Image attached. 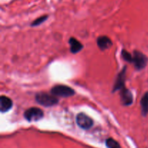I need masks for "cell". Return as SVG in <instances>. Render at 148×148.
Listing matches in <instances>:
<instances>
[{"label":"cell","mask_w":148,"mask_h":148,"mask_svg":"<svg viewBox=\"0 0 148 148\" xmlns=\"http://www.w3.org/2000/svg\"><path fill=\"white\" fill-rule=\"evenodd\" d=\"M120 97H121V103L122 105L125 106H128L132 104L133 95L129 89L124 88L122 90H121Z\"/></svg>","instance_id":"cell-7"},{"label":"cell","mask_w":148,"mask_h":148,"mask_svg":"<svg viewBox=\"0 0 148 148\" xmlns=\"http://www.w3.org/2000/svg\"><path fill=\"white\" fill-rule=\"evenodd\" d=\"M121 56H122L123 59L127 62H130V63H132V59H133V56L126 50H122L121 51Z\"/></svg>","instance_id":"cell-14"},{"label":"cell","mask_w":148,"mask_h":148,"mask_svg":"<svg viewBox=\"0 0 148 148\" xmlns=\"http://www.w3.org/2000/svg\"><path fill=\"white\" fill-rule=\"evenodd\" d=\"M48 17H49V15H47V14H45V15L40 16V17H38V18H36V20H34V21H33V23H31V26L34 27V26L40 25V24L44 23V22L47 20Z\"/></svg>","instance_id":"cell-13"},{"label":"cell","mask_w":148,"mask_h":148,"mask_svg":"<svg viewBox=\"0 0 148 148\" xmlns=\"http://www.w3.org/2000/svg\"><path fill=\"white\" fill-rule=\"evenodd\" d=\"M97 44L99 49L102 51H105L109 49L112 46L113 43L111 39L106 36H100L97 39Z\"/></svg>","instance_id":"cell-8"},{"label":"cell","mask_w":148,"mask_h":148,"mask_svg":"<svg viewBox=\"0 0 148 148\" xmlns=\"http://www.w3.org/2000/svg\"><path fill=\"white\" fill-rule=\"evenodd\" d=\"M51 93L56 97L67 98V97L73 96L75 94V91L66 85H55L51 89Z\"/></svg>","instance_id":"cell-2"},{"label":"cell","mask_w":148,"mask_h":148,"mask_svg":"<svg viewBox=\"0 0 148 148\" xmlns=\"http://www.w3.org/2000/svg\"><path fill=\"white\" fill-rule=\"evenodd\" d=\"M36 101L40 105L46 107L53 106L59 103V99L57 97L54 96L51 93H46V92H39L36 95Z\"/></svg>","instance_id":"cell-1"},{"label":"cell","mask_w":148,"mask_h":148,"mask_svg":"<svg viewBox=\"0 0 148 148\" xmlns=\"http://www.w3.org/2000/svg\"><path fill=\"white\" fill-rule=\"evenodd\" d=\"M12 105V101L10 98L4 95L0 97V111L1 113L7 112L11 109Z\"/></svg>","instance_id":"cell-9"},{"label":"cell","mask_w":148,"mask_h":148,"mask_svg":"<svg viewBox=\"0 0 148 148\" xmlns=\"http://www.w3.org/2000/svg\"><path fill=\"white\" fill-rule=\"evenodd\" d=\"M132 63L134 64V66L137 70H141L144 69L147 64V57L142 52L135 51L133 53Z\"/></svg>","instance_id":"cell-4"},{"label":"cell","mask_w":148,"mask_h":148,"mask_svg":"<svg viewBox=\"0 0 148 148\" xmlns=\"http://www.w3.org/2000/svg\"><path fill=\"white\" fill-rule=\"evenodd\" d=\"M140 103H141L142 114L145 116L148 114V92L145 93V95H143Z\"/></svg>","instance_id":"cell-11"},{"label":"cell","mask_w":148,"mask_h":148,"mask_svg":"<svg viewBox=\"0 0 148 148\" xmlns=\"http://www.w3.org/2000/svg\"><path fill=\"white\" fill-rule=\"evenodd\" d=\"M126 72H127V68L124 66L122 70L119 72L116 77L115 83L114 85V88H113V92H116L117 90H121L124 87L126 79Z\"/></svg>","instance_id":"cell-6"},{"label":"cell","mask_w":148,"mask_h":148,"mask_svg":"<svg viewBox=\"0 0 148 148\" xmlns=\"http://www.w3.org/2000/svg\"><path fill=\"white\" fill-rule=\"evenodd\" d=\"M76 122L80 128L89 130L93 126V120L84 113H79L76 117Z\"/></svg>","instance_id":"cell-5"},{"label":"cell","mask_w":148,"mask_h":148,"mask_svg":"<svg viewBox=\"0 0 148 148\" xmlns=\"http://www.w3.org/2000/svg\"><path fill=\"white\" fill-rule=\"evenodd\" d=\"M24 117L28 121H38L43 117V111L39 108L32 107L25 111Z\"/></svg>","instance_id":"cell-3"},{"label":"cell","mask_w":148,"mask_h":148,"mask_svg":"<svg viewBox=\"0 0 148 148\" xmlns=\"http://www.w3.org/2000/svg\"><path fill=\"white\" fill-rule=\"evenodd\" d=\"M69 43L70 44V51L72 53H77L80 51L83 48L82 43L75 38H70L69 40Z\"/></svg>","instance_id":"cell-10"},{"label":"cell","mask_w":148,"mask_h":148,"mask_svg":"<svg viewBox=\"0 0 148 148\" xmlns=\"http://www.w3.org/2000/svg\"><path fill=\"white\" fill-rule=\"evenodd\" d=\"M106 145L108 148H121V146L118 142L112 138L107 139L106 141Z\"/></svg>","instance_id":"cell-12"}]
</instances>
